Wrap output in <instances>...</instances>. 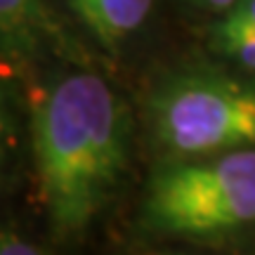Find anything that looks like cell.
I'll list each match as a JSON object with an SVG mask.
<instances>
[{"instance_id": "obj_1", "label": "cell", "mask_w": 255, "mask_h": 255, "mask_svg": "<svg viewBox=\"0 0 255 255\" xmlns=\"http://www.w3.org/2000/svg\"><path fill=\"white\" fill-rule=\"evenodd\" d=\"M40 199L55 237H76L107 206L128 161V109L95 73H71L31 114Z\"/></svg>"}, {"instance_id": "obj_6", "label": "cell", "mask_w": 255, "mask_h": 255, "mask_svg": "<svg viewBox=\"0 0 255 255\" xmlns=\"http://www.w3.org/2000/svg\"><path fill=\"white\" fill-rule=\"evenodd\" d=\"M222 21L237 24V26H248L255 31V0H237L229 9H225Z\"/></svg>"}, {"instance_id": "obj_4", "label": "cell", "mask_w": 255, "mask_h": 255, "mask_svg": "<svg viewBox=\"0 0 255 255\" xmlns=\"http://www.w3.org/2000/svg\"><path fill=\"white\" fill-rule=\"evenodd\" d=\"M50 33L45 0H0V59H26Z\"/></svg>"}, {"instance_id": "obj_2", "label": "cell", "mask_w": 255, "mask_h": 255, "mask_svg": "<svg viewBox=\"0 0 255 255\" xmlns=\"http://www.w3.org/2000/svg\"><path fill=\"white\" fill-rule=\"evenodd\" d=\"M149 229L182 239H215L255 225V146L173 158L146 184Z\"/></svg>"}, {"instance_id": "obj_3", "label": "cell", "mask_w": 255, "mask_h": 255, "mask_svg": "<svg viewBox=\"0 0 255 255\" xmlns=\"http://www.w3.org/2000/svg\"><path fill=\"white\" fill-rule=\"evenodd\" d=\"M156 139L173 158L255 146V83L222 73H184L151 100Z\"/></svg>"}, {"instance_id": "obj_7", "label": "cell", "mask_w": 255, "mask_h": 255, "mask_svg": "<svg viewBox=\"0 0 255 255\" xmlns=\"http://www.w3.org/2000/svg\"><path fill=\"white\" fill-rule=\"evenodd\" d=\"M5 253H19V255H26V253H40V248L36 244H31L26 239L17 237L12 232H5L0 229V255Z\"/></svg>"}, {"instance_id": "obj_5", "label": "cell", "mask_w": 255, "mask_h": 255, "mask_svg": "<svg viewBox=\"0 0 255 255\" xmlns=\"http://www.w3.org/2000/svg\"><path fill=\"white\" fill-rule=\"evenodd\" d=\"M154 0H69L76 17L107 47L121 45L149 17Z\"/></svg>"}, {"instance_id": "obj_9", "label": "cell", "mask_w": 255, "mask_h": 255, "mask_svg": "<svg viewBox=\"0 0 255 255\" xmlns=\"http://www.w3.org/2000/svg\"><path fill=\"white\" fill-rule=\"evenodd\" d=\"M199 2H203L206 7H213V9H229L237 0H199Z\"/></svg>"}, {"instance_id": "obj_8", "label": "cell", "mask_w": 255, "mask_h": 255, "mask_svg": "<svg viewBox=\"0 0 255 255\" xmlns=\"http://www.w3.org/2000/svg\"><path fill=\"white\" fill-rule=\"evenodd\" d=\"M5 151H7V126H5V111L0 107V173L5 163Z\"/></svg>"}]
</instances>
